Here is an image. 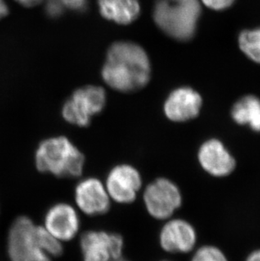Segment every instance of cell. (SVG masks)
Returning a JSON list of instances; mask_svg holds the SVG:
<instances>
[{
    "label": "cell",
    "instance_id": "5bb4252c",
    "mask_svg": "<svg viewBox=\"0 0 260 261\" xmlns=\"http://www.w3.org/2000/svg\"><path fill=\"white\" fill-rule=\"evenodd\" d=\"M101 15L120 25H128L140 15L138 0H98Z\"/></svg>",
    "mask_w": 260,
    "mask_h": 261
},
{
    "label": "cell",
    "instance_id": "7402d4cb",
    "mask_svg": "<svg viewBox=\"0 0 260 261\" xmlns=\"http://www.w3.org/2000/svg\"><path fill=\"white\" fill-rule=\"evenodd\" d=\"M19 5L25 6V7H34L36 5H39L42 0H15Z\"/></svg>",
    "mask_w": 260,
    "mask_h": 261
},
{
    "label": "cell",
    "instance_id": "3957f363",
    "mask_svg": "<svg viewBox=\"0 0 260 261\" xmlns=\"http://www.w3.org/2000/svg\"><path fill=\"white\" fill-rule=\"evenodd\" d=\"M84 163L83 154L65 137L42 141L36 153L37 169L58 177H78L83 171Z\"/></svg>",
    "mask_w": 260,
    "mask_h": 261
},
{
    "label": "cell",
    "instance_id": "ffe728a7",
    "mask_svg": "<svg viewBox=\"0 0 260 261\" xmlns=\"http://www.w3.org/2000/svg\"><path fill=\"white\" fill-rule=\"evenodd\" d=\"M64 8V5L60 0H47V1L46 10L48 15L53 17H57L59 15H61Z\"/></svg>",
    "mask_w": 260,
    "mask_h": 261
},
{
    "label": "cell",
    "instance_id": "8992f818",
    "mask_svg": "<svg viewBox=\"0 0 260 261\" xmlns=\"http://www.w3.org/2000/svg\"><path fill=\"white\" fill-rule=\"evenodd\" d=\"M148 212L157 219H166L182 204V195L174 182L158 178L148 185L144 195Z\"/></svg>",
    "mask_w": 260,
    "mask_h": 261
},
{
    "label": "cell",
    "instance_id": "603a6c76",
    "mask_svg": "<svg viewBox=\"0 0 260 261\" xmlns=\"http://www.w3.org/2000/svg\"><path fill=\"white\" fill-rule=\"evenodd\" d=\"M9 14V8L5 0H0V20L7 16Z\"/></svg>",
    "mask_w": 260,
    "mask_h": 261
},
{
    "label": "cell",
    "instance_id": "d4e9b609",
    "mask_svg": "<svg viewBox=\"0 0 260 261\" xmlns=\"http://www.w3.org/2000/svg\"><path fill=\"white\" fill-rule=\"evenodd\" d=\"M117 261H126V260H124V259H118V260H117Z\"/></svg>",
    "mask_w": 260,
    "mask_h": 261
},
{
    "label": "cell",
    "instance_id": "cb8c5ba5",
    "mask_svg": "<svg viewBox=\"0 0 260 261\" xmlns=\"http://www.w3.org/2000/svg\"><path fill=\"white\" fill-rule=\"evenodd\" d=\"M246 261H260V249L251 253Z\"/></svg>",
    "mask_w": 260,
    "mask_h": 261
},
{
    "label": "cell",
    "instance_id": "e0dca14e",
    "mask_svg": "<svg viewBox=\"0 0 260 261\" xmlns=\"http://www.w3.org/2000/svg\"><path fill=\"white\" fill-rule=\"evenodd\" d=\"M37 238L39 240L42 249L47 253L48 255L59 256L63 252V247L59 243V239H57L52 234L47 232L46 228L42 227H37Z\"/></svg>",
    "mask_w": 260,
    "mask_h": 261
},
{
    "label": "cell",
    "instance_id": "7a4b0ae2",
    "mask_svg": "<svg viewBox=\"0 0 260 261\" xmlns=\"http://www.w3.org/2000/svg\"><path fill=\"white\" fill-rule=\"evenodd\" d=\"M200 13L199 0H158L154 20L169 37L188 41L195 34Z\"/></svg>",
    "mask_w": 260,
    "mask_h": 261
},
{
    "label": "cell",
    "instance_id": "277c9868",
    "mask_svg": "<svg viewBox=\"0 0 260 261\" xmlns=\"http://www.w3.org/2000/svg\"><path fill=\"white\" fill-rule=\"evenodd\" d=\"M37 227L28 217H19L14 222L8 240L11 261H51L41 247Z\"/></svg>",
    "mask_w": 260,
    "mask_h": 261
},
{
    "label": "cell",
    "instance_id": "5b68a950",
    "mask_svg": "<svg viewBox=\"0 0 260 261\" xmlns=\"http://www.w3.org/2000/svg\"><path fill=\"white\" fill-rule=\"evenodd\" d=\"M106 92L100 87H86L74 91L63 108V116L69 123L81 127L89 125L91 117L101 112Z\"/></svg>",
    "mask_w": 260,
    "mask_h": 261
},
{
    "label": "cell",
    "instance_id": "30bf717a",
    "mask_svg": "<svg viewBox=\"0 0 260 261\" xmlns=\"http://www.w3.org/2000/svg\"><path fill=\"white\" fill-rule=\"evenodd\" d=\"M198 158L202 168L215 176H225L235 169V158L217 139L204 141L199 147Z\"/></svg>",
    "mask_w": 260,
    "mask_h": 261
},
{
    "label": "cell",
    "instance_id": "ba28073f",
    "mask_svg": "<svg viewBox=\"0 0 260 261\" xmlns=\"http://www.w3.org/2000/svg\"><path fill=\"white\" fill-rule=\"evenodd\" d=\"M140 187V173L129 165L117 166L111 170L107 178V191L118 203L133 202Z\"/></svg>",
    "mask_w": 260,
    "mask_h": 261
},
{
    "label": "cell",
    "instance_id": "6da1fadb",
    "mask_svg": "<svg viewBox=\"0 0 260 261\" xmlns=\"http://www.w3.org/2000/svg\"><path fill=\"white\" fill-rule=\"evenodd\" d=\"M102 77L109 87L117 91H137L150 81L149 58L139 45L129 42H116L108 50Z\"/></svg>",
    "mask_w": 260,
    "mask_h": 261
},
{
    "label": "cell",
    "instance_id": "9c48e42d",
    "mask_svg": "<svg viewBox=\"0 0 260 261\" xmlns=\"http://www.w3.org/2000/svg\"><path fill=\"white\" fill-rule=\"evenodd\" d=\"M202 107V97L189 87L176 89L165 102L164 112L170 120L184 122L198 116Z\"/></svg>",
    "mask_w": 260,
    "mask_h": 261
},
{
    "label": "cell",
    "instance_id": "9a60e30c",
    "mask_svg": "<svg viewBox=\"0 0 260 261\" xmlns=\"http://www.w3.org/2000/svg\"><path fill=\"white\" fill-rule=\"evenodd\" d=\"M231 117L239 124H248L260 131V100L254 96L239 99L231 109Z\"/></svg>",
    "mask_w": 260,
    "mask_h": 261
},
{
    "label": "cell",
    "instance_id": "ac0fdd59",
    "mask_svg": "<svg viewBox=\"0 0 260 261\" xmlns=\"http://www.w3.org/2000/svg\"><path fill=\"white\" fill-rule=\"evenodd\" d=\"M191 261H228V259L217 247L206 245L197 250Z\"/></svg>",
    "mask_w": 260,
    "mask_h": 261
},
{
    "label": "cell",
    "instance_id": "44dd1931",
    "mask_svg": "<svg viewBox=\"0 0 260 261\" xmlns=\"http://www.w3.org/2000/svg\"><path fill=\"white\" fill-rule=\"evenodd\" d=\"M64 8L73 10H82L87 5V0H60Z\"/></svg>",
    "mask_w": 260,
    "mask_h": 261
},
{
    "label": "cell",
    "instance_id": "52a82bcc",
    "mask_svg": "<svg viewBox=\"0 0 260 261\" xmlns=\"http://www.w3.org/2000/svg\"><path fill=\"white\" fill-rule=\"evenodd\" d=\"M81 246L84 261H117L123 242L118 234L89 231L81 237Z\"/></svg>",
    "mask_w": 260,
    "mask_h": 261
},
{
    "label": "cell",
    "instance_id": "4fadbf2b",
    "mask_svg": "<svg viewBox=\"0 0 260 261\" xmlns=\"http://www.w3.org/2000/svg\"><path fill=\"white\" fill-rule=\"evenodd\" d=\"M196 232L189 222L184 220H172L162 227L160 243L162 248L172 253H185L194 248Z\"/></svg>",
    "mask_w": 260,
    "mask_h": 261
},
{
    "label": "cell",
    "instance_id": "8fae6325",
    "mask_svg": "<svg viewBox=\"0 0 260 261\" xmlns=\"http://www.w3.org/2000/svg\"><path fill=\"white\" fill-rule=\"evenodd\" d=\"M75 200L81 211L89 216L105 214L110 208L108 193L96 178H86L75 189Z\"/></svg>",
    "mask_w": 260,
    "mask_h": 261
},
{
    "label": "cell",
    "instance_id": "2e32d148",
    "mask_svg": "<svg viewBox=\"0 0 260 261\" xmlns=\"http://www.w3.org/2000/svg\"><path fill=\"white\" fill-rule=\"evenodd\" d=\"M238 43L244 55L260 64V28L242 32L238 37Z\"/></svg>",
    "mask_w": 260,
    "mask_h": 261
},
{
    "label": "cell",
    "instance_id": "d6986e66",
    "mask_svg": "<svg viewBox=\"0 0 260 261\" xmlns=\"http://www.w3.org/2000/svg\"><path fill=\"white\" fill-rule=\"evenodd\" d=\"M206 7L214 10H223L231 7L235 0H201Z\"/></svg>",
    "mask_w": 260,
    "mask_h": 261
},
{
    "label": "cell",
    "instance_id": "7c38bea8",
    "mask_svg": "<svg viewBox=\"0 0 260 261\" xmlns=\"http://www.w3.org/2000/svg\"><path fill=\"white\" fill-rule=\"evenodd\" d=\"M45 226L47 232L59 241H68L78 232L80 219L71 205L59 203L48 210L45 217Z\"/></svg>",
    "mask_w": 260,
    "mask_h": 261
}]
</instances>
